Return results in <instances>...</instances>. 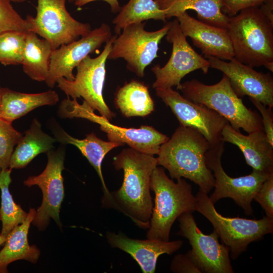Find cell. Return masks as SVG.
Masks as SVG:
<instances>
[{"mask_svg": "<svg viewBox=\"0 0 273 273\" xmlns=\"http://www.w3.org/2000/svg\"><path fill=\"white\" fill-rule=\"evenodd\" d=\"M113 164L116 170L123 171L121 187L111 192L113 208L128 216L137 226L148 229L153 207L150 180L158 166L157 158L129 148L115 156Z\"/></svg>", "mask_w": 273, "mask_h": 273, "instance_id": "cell-1", "label": "cell"}, {"mask_svg": "<svg viewBox=\"0 0 273 273\" xmlns=\"http://www.w3.org/2000/svg\"><path fill=\"white\" fill-rule=\"evenodd\" d=\"M210 146L197 130L179 125L160 146L157 164L167 169L172 179H189L199 186L200 191L207 194L214 186L213 173L205 160Z\"/></svg>", "mask_w": 273, "mask_h": 273, "instance_id": "cell-2", "label": "cell"}, {"mask_svg": "<svg viewBox=\"0 0 273 273\" xmlns=\"http://www.w3.org/2000/svg\"><path fill=\"white\" fill-rule=\"evenodd\" d=\"M227 30L235 59L273 72V23L259 8L246 9L229 17Z\"/></svg>", "mask_w": 273, "mask_h": 273, "instance_id": "cell-3", "label": "cell"}, {"mask_svg": "<svg viewBox=\"0 0 273 273\" xmlns=\"http://www.w3.org/2000/svg\"><path fill=\"white\" fill-rule=\"evenodd\" d=\"M150 189L155 193L148 239L168 241L175 220L184 213L196 211L197 200L190 184L184 179L175 183L169 178L163 167L157 166L150 180Z\"/></svg>", "mask_w": 273, "mask_h": 273, "instance_id": "cell-4", "label": "cell"}, {"mask_svg": "<svg viewBox=\"0 0 273 273\" xmlns=\"http://www.w3.org/2000/svg\"><path fill=\"white\" fill-rule=\"evenodd\" d=\"M176 89L180 90L186 99L216 112L237 131L242 128L249 133L263 130L260 115L244 105L224 74L219 82L212 85L193 79L180 83Z\"/></svg>", "mask_w": 273, "mask_h": 273, "instance_id": "cell-5", "label": "cell"}, {"mask_svg": "<svg viewBox=\"0 0 273 273\" xmlns=\"http://www.w3.org/2000/svg\"><path fill=\"white\" fill-rule=\"evenodd\" d=\"M196 198V211L212 224L222 243L229 248L233 260L245 252L249 244L273 232V219L266 216L259 220L225 217L217 211L207 193L199 190Z\"/></svg>", "mask_w": 273, "mask_h": 273, "instance_id": "cell-6", "label": "cell"}, {"mask_svg": "<svg viewBox=\"0 0 273 273\" xmlns=\"http://www.w3.org/2000/svg\"><path fill=\"white\" fill-rule=\"evenodd\" d=\"M59 115L63 118H82L98 123L107 134L110 141L126 144L130 148L143 153L157 155L160 146L169 138L151 126L140 128H125L112 124L110 120L95 113L86 102L78 103L77 99L63 100L59 106Z\"/></svg>", "mask_w": 273, "mask_h": 273, "instance_id": "cell-7", "label": "cell"}, {"mask_svg": "<svg viewBox=\"0 0 273 273\" xmlns=\"http://www.w3.org/2000/svg\"><path fill=\"white\" fill-rule=\"evenodd\" d=\"M117 35L112 36L97 57L91 58L88 55L76 67L77 73L73 80L61 77L57 81V86L67 97L72 99L82 97L93 111L97 110L101 116L110 121L115 114L105 102L103 91L106 61Z\"/></svg>", "mask_w": 273, "mask_h": 273, "instance_id": "cell-8", "label": "cell"}, {"mask_svg": "<svg viewBox=\"0 0 273 273\" xmlns=\"http://www.w3.org/2000/svg\"><path fill=\"white\" fill-rule=\"evenodd\" d=\"M144 22L124 27L114 39L108 59H123L126 68L136 76H145V70L158 57L159 44L170 28V22L161 29L148 31Z\"/></svg>", "mask_w": 273, "mask_h": 273, "instance_id": "cell-9", "label": "cell"}, {"mask_svg": "<svg viewBox=\"0 0 273 273\" xmlns=\"http://www.w3.org/2000/svg\"><path fill=\"white\" fill-rule=\"evenodd\" d=\"M36 15H27L30 31L47 40L53 50L89 32L91 26L75 19L66 8V0H37Z\"/></svg>", "mask_w": 273, "mask_h": 273, "instance_id": "cell-10", "label": "cell"}, {"mask_svg": "<svg viewBox=\"0 0 273 273\" xmlns=\"http://www.w3.org/2000/svg\"><path fill=\"white\" fill-rule=\"evenodd\" d=\"M223 141L211 146L205 154L206 164L214 178V190L209 198L215 204L221 199L230 198L240 206L247 215L253 214V198L268 176L253 170L249 175L232 177L224 171L221 164Z\"/></svg>", "mask_w": 273, "mask_h": 273, "instance_id": "cell-11", "label": "cell"}, {"mask_svg": "<svg viewBox=\"0 0 273 273\" xmlns=\"http://www.w3.org/2000/svg\"><path fill=\"white\" fill-rule=\"evenodd\" d=\"M166 39L172 44L171 56L163 67L156 65L151 68L156 77L153 88H168L174 86L177 88L182 78L190 72L198 69L205 74L208 72L210 68L209 61L189 43L176 19L170 22Z\"/></svg>", "mask_w": 273, "mask_h": 273, "instance_id": "cell-12", "label": "cell"}, {"mask_svg": "<svg viewBox=\"0 0 273 273\" xmlns=\"http://www.w3.org/2000/svg\"><path fill=\"white\" fill-rule=\"evenodd\" d=\"M179 231L177 235L187 238L192 246L188 252L202 272L233 273L230 249L218 241L214 230L209 235L203 234L197 226L192 213H184L178 217Z\"/></svg>", "mask_w": 273, "mask_h": 273, "instance_id": "cell-13", "label": "cell"}, {"mask_svg": "<svg viewBox=\"0 0 273 273\" xmlns=\"http://www.w3.org/2000/svg\"><path fill=\"white\" fill-rule=\"evenodd\" d=\"M156 95L168 106L179 125L193 128L201 133L211 146L223 141L221 131L229 122L213 110L191 101L172 88L155 89Z\"/></svg>", "mask_w": 273, "mask_h": 273, "instance_id": "cell-14", "label": "cell"}, {"mask_svg": "<svg viewBox=\"0 0 273 273\" xmlns=\"http://www.w3.org/2000/svg\"><path fill=\"white\" fill-rule=\"evenodd\" d=\"M48 163L43 172L37 176H30L24 181L27 187L38 186L42 193V201L32 221L40 230L44 229L50 218L60 226V209L64 197L62 171L64 169L65 153L62 149L47 153Z\"/></svg>", "mask_w": 273, "mask_h": 273, "instance_id": "cell-15", "label": "cell"}, {"mask_svg": "<svg viewBox=\"0 0 273 273\" xmlns=\"http://www.w3.org/2000/svg\"><path fill=\"white\" fill-rule=\"evenodd\" d=\"M112 36L110 26L102 23L98 28L91 30L78 39L53 50L45 81L47 85L53 88L61 77L73 80L75 78L73 69L85 57L108 41Z\"/></svg>", "mask_w": 273, "mask_h": 273, "instance_id": "cell-16", "label": "cell"}, {"mask_svg": "<svg viewBox=\"0 0 273 273\" xmlns=\"http://www.w3.org/2000/svg\"><path fill=\"white\" fill-rule=\"evenodd\" d=\"M212 68L221 71L229 78L230 84L240 98L248 96L270 107H273V78L270 73L254 70L235 58L226 62L208 56Z\"/></svg>", "mask_w": 273, "mask_h": 273, "instance_id": "cell-17", "label": "cell"}, {"mask_svg": "<svg viewBox=\"0 0 273 273\" xmlns=\"http://www.w3.org/2000/svg\"><path fill=\"white\" fill-rule=\"evenodd\" d=\"M184 35L191 39L205 57L211 56L224 61L234 58L227 29L196 19L185 12L176 17Z\"/></svg>", "mask_w": 273, "mask_h": 273, "instance_id": "cell-18", "label": "cell"}, {"mask_svg": "<svg viewBox=\"0 0 273 273\" xmlns=\"http://www.w3.org/2000/svg\"><path fill=\"white\" fill-rule=\"evenodd\" d=\"M106 237L113 248H118L129 254L140 265L144 273H154L159 256L171 255L183 244L181 240L164 241L156 239H134L123 233L108 232Z\"/></svg>", "mask_w": 273, "mask_h": 273, "instance_id": "cell-19", "label": "cell"}, {"mask_svg": "<svg viewBox=\"0 0 273 273\" xmlns=\"http://www.w3.org/2000/svg\"><path fill=\"white\" fill-rule=\"evenodd\" d=\"M221 139L237 146L244 155L246 162L253 170L268 176L273 173V145L264 130L242 134L228 122L221 131Z\"/></svg>", "mask_w": 273, "mask_h": 273, "instance_id": "cell-20", "label": "cell"}, {"mask_svg": "<svg viewBox=\"0 0 273 273\" xmlns=\"http://www.w3.org/2000/svg\"><path fill=\"white\" fill-rule=\"evenodd\" d=\"M57 141L76 146L94 167L101 180L104 191L102 203L104 207L113 208V202L111 192L105 184L102 172V163L106 155L114 148L123 146L112 141H105L92 132L84 139L74 138L63 130L56 134Z\"/></svg>", "mask_w": 273, "mask_h": 273, "instance_id": "cell-21", "label": "cell"}, {"mask_svg": "<svg viewBox=\"0 0 273 273\" xmlns=\"http://www.w3.org/2000/svg\"><path fill=\"white\" fill-rule=\"evenodd\" d=\"M59 100L58 94L53 90L27 94L1 88L0 118L12 122L37 107L56 105Z\"/></svg>", "mask_w": 273, "mask_h": 273, "instance_id": "cell-22", "label": "cell"}, {"mask_svg": "<svg viewBox=\"0 0 273 273\" xmlns=\"http://www.w3.org/2000/svg\"><path fill=\"white\" fill-rule=\"evenodd\" d=\"M36 213L35 209H30L25 220L15 226L9 234L0 251V273L8 272V265L13 261L26 260L34 263L38 260L39 249L35 245H29L28 241L30 225Z\"/></svg>", "mask_w": 273, "mask_h": 273, "instance_id": "cell-23", "label": "cell"}, {"mask_svg": "<svg viewBox=\"0 0 273 273\" xmlns=\"http://www.w3.org/2000/svg\"><path fill=\"white\" fill-rule=\"evenodd\" d=\"M166 18L176 17L189 10L195 11L199 20L227 29L229 17L221 10L220 0H154Z\"/></svg>", "mask_w": 273, "mask_h": 273, "instance_id": "cell-24", "label": "cell"}, {"mask_svg": "<svg viewBox=\"0 0 273 273\" xmlns=\"http://www.w3.org/2000/svg\"><path fill=\"white\" fill-rule=\"evenodd\" d=\"M56 141V139L43 132L40 122L34 119L29 128L17 144L11 156L9 168L25 167L39 154L50 151Z\"/></svg>", "mask_w": 273, "mask_h": 273, "instance_id": "cell-25", "label": "cell"}, {"mask_svg": "<svg viewBox=\"0 0 273 273\" xmlns=\"http://www.w3.org/2000/svg\"><path fill=\"white\" fill-rule=\"evenodd\" d=\"M114 102L126 117H145L154 110V102L148 85L134 79L117 90Z\"/></svg>", "mask_w": 273, "mask_h": 273, "instance_id": "cell-26", "label": "cell"}, {"mask_svg": "<svg viewBox=\"0 0 273 273\" xmlns=\"http://www.w3.org/2000/svg\"><path fill=\"white\" fill-rule=\"evenodd\" d=\"M52 51L47 40L39 38L32 31L26 32L21 63L24 73L32 80L45 81L49 73Z\"/></svg>", "mask_w": 273, "mask_h": 273, "instance_id": "cell-27", "label": "cell"}, {"mask_svg": "<svg viewBox=\"0 0 273 273\" xmlns=\"http://www.w3.org/2000/svg\"><path fill=\"white\" fill-rule=\"evenodd\" d=\"M150 19L166 21L165 13L154 0H129L121 7L112 23L115 25L114 32L119 35L127 25Z\"/></svg>", "mask_w": 273, "mask_h": 273, "instance_id": "cell-28", "label": "cell"}, {"mask_svg": "<svg viewBox=\"0 0 273 273\" xmlns=\"http://www.w3.org/2000/svg\"><path fill=\"white\" fill-rule=\"evenodd\" d=\"M11 171L12 169L8 168L1 169L0 172V217L2 222L0 235L6 238L15 226L25 220L28 214L20 205L15 202L10 192L9 187L12 181Z\"/></svg>", "mask_w": 273, "mask_h": 273, "instance_id": "cell-29", "label": "cell"}, {"mask_svg": "<svg viewBox=\"0 0 273 273\" xmlns=\"http://www.w3.org/2000/svg\"><path fill=\"white\" fill-rule=\"evenodd\" d=\"M26 32L9 31L0 34V63L21 65Z\"/></svg>", "mask_w": 273, "mask_h": 273, "instance_id": "cell-30", "label": "cell"}, {"mask_svg": "<svg viewBox=\"0 0 273 273\" xmlns=\"http://www.w3.org/2000/svg\"><path fill=\"white\" fill-rule=\"evenodd\" d=\"M12 122L0 118V167L9 168L14 147L17 145L23 134L16 130Z\"/></svg>", "mask_w": 273, "mask_h": 273, "instance_id": "cell-31", "label": "cell"}, {"mask_svg": "<svg viewBox=\"0 0 273 273\" xmlns=\"http://www.w3.org/2000/svg\"><path fill=\"white\" fill-rule=\"evenodd\" d=\"M10 0H0V34L9 31H30V25L13 7Z\"/></svg>", "mask_w": 273, "mask_h": 273, "instance_id": "cell-32", "label": "cell"}, {"mask_svg": "<svg viewBox=\"0 0 273 273\" xmlns=\"http://www.w3.org/2000/svg\"><path fill=\"white\" fill-rule=\"evenodd\" d=\"M264 210L267 217L273 219V173L268 175L253 198Z\"/></svg>", "mask_w": 273, "mask_h": 273, "instance_id": "cell-33", "label": "cell"}, {"mask_svg": "<svg viewBox=\"0 0 273 273\" xmlns=\"http://www.w3.org/2000/svg\"><path fill=\"white\" fill-rule=\"evenodd\" d=\"M266 0H220L222 12L232 17L236 15L242 10L259 8Z\"/></svg>", "mask_w": 273, "mask_h": 273, "instance_id": "cell-34", "label": "cell"}, {"mask_svg": "<svg viewBox=\"0 0 273 273\" xmlns=\"http://www.w3.org/2000/svg\"><path fill=\"white\" fill-rule=\"evenodd\" d=\"M170 269L178 273L202 272L188 252L175 255L171 262Z\"/></svg>", "mask_w": 273, "mask_h": 273, "instance_id": "cell-35", "label": "cell"}, {"mask_svg": "<svg viewBox=\"0 0 273 273\" xmlns=\"http://www.w3.org/2000/svg\"><path fill=\"white\" fill-rule=\"evenodd\" d=\"M260 113L263 130L270 143L273 145V113L270 108L260 102L249 98Z\"/></svg>", "mask_w": 273, "mask_h": 273, "instance_id": "cell-36", "label": "cell"}, {"mask_svg": "<svg viewBox=\"0 0 273 273\" xmlns=\"http://www.w3.org/2000/svg\"><path fill=\"white\" fill-rule=\"evenodd\" d=\"M96 1H103L107 3L110 5L113 13L119 12L120 10L121 7L118 0H76L74 3L76 7L80 8L87 4Z\"/></svg>", "mask_w": 273, "mask_h": 273, "instance_id": "cell-37", "label": "cell"}, {"mask_svg": "<svg viewBox=\"0 0 273 273\" xmlns=\"http://www.w3.org/2000/svg\"><path fill=\"white\" fill-rule=\"evenodd\" d=\"M259 8L264 16L273 23V0H266Z\"/></svg>", "mask_w": 273, "mask_h": 273, "instance_id": "cell-38", "label": "cell"}, {"mask_svg": "<svg viewBox=\"0 0 273 273\" xmlns=\"http://www.w3.org/2000/svg\"><path fill=\"white\" fill-rule=\"evenodd\" d=\"M0 220H1V217H0ZM6 240H7V238L4 237L3 236L0 235V246L2 244H3L4 243H5Z\"/></svg>", "mask_w": 273, "mask_h": 273, "instance_id": "cell-39", "label": "cell"}, {"mask_svg": "<svg viewBox=\"0 0 273 273\" xmlns=\"http://www.w3.org/2000/svg\"><path fill=\"white\" fill-rule=\"evenodd\" d=\"M11 2H15V3H23L26 0H10Z\"/></svg>", "mask_w": 273, "mask_h": 273, "instance_id": "cell-40", "label": "cell"}, {"mask_svg": "<svg viewBox=\"0 0 273 273\" xmlns=\"http://www.w3.org/2000/svg\"><path fill=\"white\" fill-rule=\"evenodd\" d=\"M70 3H74L76 0H68Z\"/></svg>", "mask_w": 273, "mask_h": 273, "instance_id": "cell-41", "label": "cell"}, {"mask_svg": "<svg viewBox=\"0 0 273 273\" xmlns=\"http://www.w3.org/2000/svg\"><path fill=\"white\" fill-rule=\"evenodd\" d=\"M1 87H0V101H1Z\"/></svg>", "mask_w": 273, "mask_h": 273, "instance_id": "cell-42", "label": "cell"}, {"mask_svg": "<svg viewBox=\"0 0 273 273\" xmlns=\"http://www.w3.org/2000/svg\"><path fill=\"white\" fill-rule=\"evenodd\" d=\"M1 167H0V172H1Z\"/></svg>", "mask_w": 273, "mask_h": 273, "instance_id": "cell-43", "label": "cell"}]
</instances>
